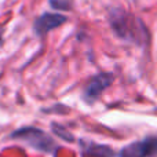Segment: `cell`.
Here are the masks:
<instances>
[{
    "label": "cell",
    "mask_w": 157,
    "mask_h": 157,
    "mask_svg": "<svg viewBox=\"0 0 157 157\" xmlns=\"http://www.w3.org/2000/svg\"><path fill=\"white\" fill-rule=\"evenodd\" d=\"M110 25L116 35L123 40L141 43L146 39V30L142 22L124 11H113L110 14Z\"/></svg>",
    "instance_id": "6da1fadb"
},
{
    "label": "cell",
    "mask_w": 157,
    "mask_h": 157,
    "mask_svg": "<svg viewBox=\"0 0 157 157\" xmlns=\"http://www.w3.org/2000/svg\"><path fill=\"white\" fill-rule=\"evenodd\" d=\"M11 138L24 142L28 146L37 149L40 152H52L55 147L54 141L44 131L35 127H25L21 128V130H17L11 135Z\"/></svg>",
    "instance_id": "7a4b0ae2"
},
{
    "label": "cell",
    "mask_w": 157,
    "mask_h": 157,
    "mask_svg": "<svg viewBox=\"0 0 157 157\" xmlns=\"http://www.w3.org/2000/svg\"><path fill=\"white\" fill-rule=\"evenodd\" d=\"M157 152V138H146L134 142L120 152V157H149Z\"/></svg>",
    "instance_id": "3957f363"
},
{
    "label": "cell",
    "mask_w": 157,
    "mask_h": 157,
    "mask_svg": "<svg viewBox=\"0 0 157 157\" xmlns=\"http://www.w3.org/2000/svg\"><path fill=\"white\" fill-rule=\"evenodd\" d=\"M66 22V17L62 14L57 13H46L40 15L35 22V32L39 36H44L50 32V30L55 29V28L61 26L62 24Z\"/></svg>",
    "instance_id": "277c9868"
},
{
    "label": "cell",
    "mask_w": 157,
    "mask_h": 157,
    "mask_svg": "<svg viewBox=\"0 0 157 157\" xmlns=\"http://www.w3.org/2000/svg\"><path fill=\"white\" fill-rule=\"evenodd\" d=\"M112 81H113V76L109 73H102L92 77V80L87 84L86 90H84V98L90 102L95 101L103 92V90L110 86Z\"/></svg>",
    "instance_id": "5b68a950"
},
{
    "label": "cell",
    "mask_w": 157,
    "mask_h": 157,
    "mask_svg": "<svg viewBox=\"0 0 157 157\" xmlns=\"http://www.w3.org/2000/svg\"><path fill=\"white\" fill-rule=\"evenodd\" d=\"M88 157H112V150L106 146H91L87 152Z\"/></svg>",
    "instance_id": "8992f818"
},
{
    "label": "cell",
    "mask_w": 157,
    "mask_h": 157,
    "mask_svg": "<svg viewBox=\"0 0 157 157\" xmlns=\"http://www.w3.org/2000/svg\"><path fill=\"white\" fill-rule=\"evenodd\" d=\"M48 2L50 6L58 11H66L71 8V0H48Z\"/></svg>",
    "instance_id": "52a82bcc"
},
{
    "label": "cell",
    "mask_w": 157,
    "mask_h": 157,
    "mask_svg": "<svg viewBox=\"0 0 157 157\" xmlns=\"http://www.w3.org/2000/svg\"><path fill=\"white\" fill-rule=\"evenodd\" d=\"M3 44V29L0 28V46Z\"/></svg>",
    "instance_id": "ba28073f"
}]
</instances>
